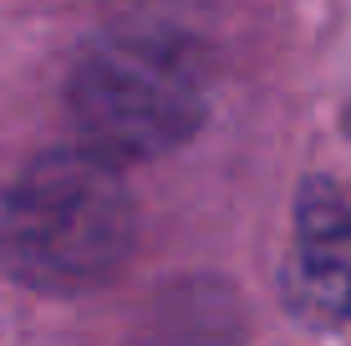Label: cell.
I'll use <instances>...</instances> for the list:
<instances>
[{"mask_svg": "<svg viewBox=\"0 0 351 346\" xmlns=\"http://www.w3.org/2000/svg\"><path fill=\"white\" fill-rule=\"evenodd\" d=\"M132 240V194L92 148L36 158L0 199V265L31 291H97L128 265Z\"/></svg>", "mask_w": 351, "mask_h": 346, "instance_id": "6da1fadb", "label": "cell"}, {"mask_svg": "<svg viewBox=\"0 0 351 346\" xmlns=\"http://www.w3.org/2000/svg\"><path fill=\"white\" fill-rule=\"evenodd\" d=\"M285 280L311 321L351 316V209L331 184H306L300 194Z\"/></svg>", "mask_w": 351, "mask_h": 346, "instance_id": "3957f363", "label": "cell"}, {"mask_svg": "<svg viewBox=\"0 0 351 346\" xmlns=\"http://www.w3.org/2000/svg\"><path fill=\"white\" fill-rule=\"evenodd\" d=\"M66 112L107 163L173 153L209 117V56L168 26L107 31L71 66Z\"/></svg>", "mask_w": 351, "mask_h": 346, "instance_id": "7a4b0ae2", "label": "cell"}]
</instances>
